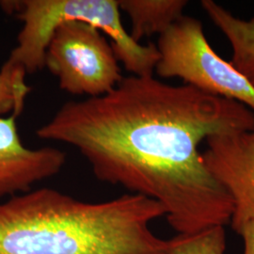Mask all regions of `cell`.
Masks as SVG:
<instances>
[{
  "mask_svg": "<svg viewBox=\"0 0 254 254\" xmlns=\"http://www.w3.org/2000/svg\"><path fill=\"white\" fill-rule=\"evenodd\" d=\"M254 127V111L237 101L130 75L103 96L65 103L36 135L73 146L99 181L157 201L178 235H194L234 213L199 146Z\"/></svg>",
  "mask_w": 254,
  "mask_h": 254,
  "instance_id": "6da1fadb",
  "label": "cell"
},
{
  "mask_svg": "<svg viewBox=\"0 0 254 254\" xmlns=\"http://www.w3.org/2000/svg\"><path fill=\"white\" fill-rule=\"evenodd\" d=\"M161 217L157 201L137 194L89 202L31 190L0 203V254H168L171 240L150 228Z\"/></svg>",
  "mask_w": 254,
  "mask_h": 254,
  "instance_id": "7a4b0ae2",
  "label": "cell"
},
{
  "mask_svg": "<svg viewBox=\"0 0 254 254\" xmlns=\"http://www.w3.org/2000/svg\"><path fill=\"white\" fill-rule=\"evenodd\" d=\"M3 9L23 23L15 46L6 61L27 73L45 68L46 47L55 28L66 21L89 23L110 38L119 62L136 76H154L159 52L154 44L135 42L122 23L118 0L3 1Z\"/></svg>",
  "mask_w": 254,
  "mask_h": 254,
  "instance_id": "3957f363",
  "label": "cell"
},
{
  "mask_svg": "<svg viewBox=\"0 0 254 254\" xmlns=\"http://www.w3.org/2000/svg\"><path fill=\"white\" fill-rule=\"evenodd\" d=\"M154 73L181 78L211 95L237 101L254 112V87L211 47L199 19L184 15L158 38Z\"/></svg>",
  "mask_w": 254,
  "mask_h": 254,
  "instance_id": "277c9868",
  "label": "cell"
},
{
  "mask_svg": "<svg viewBox=\"0 0 254 254\" xmlns=\"http://www.w3.org/2000/svg\"><path fill=\"white\" fill-rule=\"evenodd\" d=\"M45 67L58 77L63 91L88 98L109 93L124 78L111 44L98 28L80 21L55 28Z\"/></svg>",
  "mask_w": 254,
  "mask_h": 254,
  "instance_id": "5b68a950",
  "label": "cell"
},
{
  "mask_svg": "<svg viewBox=\"0 0 254 254\" xmlns=\"http://www.w3.org/2000/svg\"><path fill=\"white\" fill-rule=\"evenodd\" d=\"M202 153L206 168L234 202L231 224L236 233L254 218V127L209 136Z\"/></svg>",
  "mask_w": 254,
  "mask_h": 254,
  "instance_id": "8992f818",
  "label": "cell"
},
{
  "mask_svg": "<svg viewBox=\"0 0 254 254\" xmlns=\"http://www.w3.org/2000/svg\"><path fill=\"white\" fill-rule=\"evenodd\" d=\"M16 119L0 118V198L31 190L34 184L53 177L66 163V154L60 149L24 145Z\"/></svg>",
  "mask_w": 254,
  "mask_h": 254,
  "instance_id": "52a82bcc",
  "label": "cell"
},
{
  "mask_svg": "<svg viewBox=\"0 0 254 254\" xmlns=\"http://www.w3.org/2000/svg\"><path fill=\"white\" fill-rule=\"evenodd\" d=\"M200 6L227 38L233 51L230 63L254 87V16L236 17L213 0H201Z\"/></svg>",
  "mask_w": 254,
  "mask_h": 254,
  "instance_id": "ba28073f",
  "label": "cell"
},
{
  "mask_svg": "<svg viewBox=\"0 0 254 254\" xmlns=\"http://www.w3.org/2000/svg\"><path fill=\"white\" fill-rule=\"evenodd\" d=\"M121 11L130 18L129 35L136 42L154 34L159 36L184 16L187 0H118Z\"/></svg>",
  "mask_w": 254,
  "mask_h": 254,
  "instance_id": "9c48e42d",
  "label": "cell"
},
{
  "mask_svg": "<svg viewBox=\"0 0 254 254\" xmlns=\"http://www.w3.org/2000/svg\"><path fill=\"white\" fill-rule=\"evenodd\" d=\"M26 71L5 62L0 69V118L19 117L31 88L26 82Z\"/></svg>",
  "mask_w": 254,
  "mask_h": 254,
  "instance_id": "30bf717a",
  "label": "cell"
},
{
  "mask_svg": "<svg viewBox=\"0 0 254 254\" xmlns=\"http://www.w3.org/2000/svg\"><path fill=\"white\" fill-rule=\"evenodd\" d=\"M171 240L168 254H225L226 232L222 226L194 235H177Z\"/></svg>",
  "mask_w": 254,
  "mask_h": 254,
  "instance_id": "8fae6325",
  "label": "cell"
},
{
  "mask_svg": "<svg viewBox=\"0 0 254 254\" xmlns=\"http://www.w3.org/2000/svg\"><path fill=\"white\" fill-rule=\"evenodd\" d=\"M244 240V254H254V218L248 220L237 232Z\"/></svg>",
  "mask_w": 254,
  "mask_h": 254,
  "instance_id": "7c38bea8",
  "label": "cell"
}]
</instances>
